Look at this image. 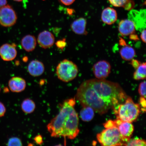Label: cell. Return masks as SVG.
Segmentation results:
<instances>
[{
    "mask_svg": "<svg viewBox=\"0 0 146 146\" xmlns=\"http://www.w3.org/2000/svg\"><path fill=\"white\" fill-rule=\"evenodd\" d=\"M119 54L122 59L125 61H131L136 56L135 50L133 47L126 44L120 49Z\"/></svg>",
    "mask_w": 146,
    "mask_h": 146,
    "instance_id": "ac0fdd59",
    "label": "cell"
},
{
    "mask_svg": "<svg viewBox=\"0 0 146 146\" xmlns=\"http://www.w3.org/2000/svg\"><path fill=\"white\" fill-rule=\"evenodd\" d=\"M125 146H146V142L145 140L138 137L130 138Z\"/></svg>",
    "mask_w": 146,
    "mask_h": 146,
    "instance_id": "603a6c76",
    "label": "cell"
},
{
    "mask_svg": "<svg viewBox=\"0 0 146 146\" xmlns=\"http://www.w3.org/2000/svg\"><path fill=\"white\" fill-rule=\"evenodd\" d=\"M146 76V63H140L137 68L136 69V70L133 74V78L136 80H144L145 79Z\"/></svg>",
    "mask_w": 146,
    "mask_h": 146,
    "instance_id": "7402d4cb",
    "label": "cell"
},
{
    "mask_svg": "<svg viewBox=\"0 0 146 146\" xmlns=\"http://www.w3.org/2000/svg\"><path fill=\"white\" fill-rule=\"evenodd\" d=\"M27 71L31 76L38 77L44 72L45 66L41 62L37 60L31 61L27 67Z\"/></svg>",
    "mask_w": 146,
    "mask_h": 146,
    "instance_id": "9a60e30c",
    "label": "cell"
},
{
    "mask_svg": "<svg viewBox=\"0 0 146 146\" xmlns=\"http://www.w3.org/2000/svg\"><path fill=\"white\" fill-rule=\"evenodd\" d=\"M17 20V14L9 5L0 8V25L5 27H10L15 25Z\"/></svg>",
    "mask_w": 146,
    "mask_h": 146,
    "instance_id": "8992f818",
    "label": "cell"
},
{
    "mask_svg": "<svg viewBox=\"0 0 146 146\" xmlns=\"http://www.w3.org/2000/svg\"><path fill=\"white\" fill-rule=\"evenodd\" d=\"M14 1L17 2H21L23 0H14Z\"/></svg>",
    "mask_w": 146,
    "mask_h": 146,
    "instance_id": "e575fe53",
    "label": "cell"
},
{
    "mask_svg": "<svg viewBox=\"0 0 146 146\" xmlns=\"http://www.w3.org/2000/svg\"><path fill=\"white\" fill-rule=\"evenodd\" d=\"M118 30L122 36H130L135 34V25L131 19L122 20L118 24Z\"/></svg>",
    "mask_w": 146,
    "mask_h": 146,
    "instance_id": "8fae6325",
    "label": "cell"
},
{
    "mask_svg": "<svg viewBox=\"0 0 146 146\" xmlns=\"http://www.w3.org/2000/svg\"><path fill=\"white\" fill-rule=\"evenodd\" d=\"M114 122L115 126L117 128L121 136L127 142L134 131V126L132 123L122 121L118 119L114 120Z\"/></svg>",
    "mask_w": 146,
    "mask_h": 146,
    "instance_id": "ba28073f",
    "label": "cell"
},
{
    "mask_svg": "<svg viewBox=\"0 0 146 146\" xmlns=\"http://www.w3.org/2000/svg\"><path fill=\"white\" fill-rule=\"evenodd\" d=\"M140 106L142 107L141 111L145 112L146 111V100L145 98L141 97L139 99Z\"/></svg>",
    "mask_w": 146,
    "mask_h": 146,
    "instance_id": "4316f807",
    "label": "cell"
},
{
    "mask_svg": "<svg viewBox=\"0 0 146 146\" xmlns=\"http://www.w3.org/2000/svg\"><path fill=\"white\" fill-rule=\"evenodd\" d=\"M128 96L118 84L98 78L86 80L78 88L76 99L82 107L92 108L100 115L125 100Z\"/></svg>",
    "mask_w": 146,
    "mask_h": 146,
    "instance_id": "6da1fadb",
    "label": "cell"
},
{
    "mask_svg": "<svg viewBox=\"0 0 146 146\" xmlns=\"http://www.w3.org/2000/svg\"><path fill=\"white\" fill-rule=\"evenodd\" d=\"M1 87H0V92H1Z\"/></svg>",
    "mask_w": 146,
    "mask_h": 146,
    "instance_id": "d590c367",
    "label": "cell"
},
{
    "mask_svg": "<svg viewBox=\"0 0 146 146\" xmlns=\"http://www.w3.org/2000/svg\"><path fill=\"white\" fill-rule=\"evenodd\" d=\"M54 41V35L48 31H44L40 33L38 36V42L40 46L43 48L47 49L52 47Z\"/></svg>",
    "mask_w": 146,
    "mask_h": 146,
    "instance_id": "7c38bea8",
    "label": "cell"
},
{
    "mask_svg": "<svg viewBox=\"0 0 146 146\" xmlns=\"http://www.w3.org/2000/svg\"><path fill=\"white\" fill-rule=\"evenodd\" d=\"M61 3L66 5H69L72 4L75 0H60Z\"/></svg>",
    "mask_w": 146,
    "mask_h": 146,
    "instance_id": "4dcf8cb0",
    "label": "cell"
},
{
    "mask_svg": "<svg viewBox=\"0 0 146 146\" xmlns=\"http://www.w3.org/2000/svg\"><path fill=\"white\" fill-rule=\"evenodd\" d=\"M80 112V116L82 120L85 122L91 121L94 118L95 111L90 107L86 106L83 107Z\"/></svg>",
    "mask_w": 146,
    "mask_h": 146,
    "instance_id": "ffe728a7",
    "label": "cell"
},
{
    "mask_svg": "<svg viewBox=\"0 0 146 146\" xmlns=\"http://www.w3.org/2000/svg\"><path fill=\"white\" fill-rule=\"evenodd\" d=\"M146 30L145 29L142 30L140 34V38L142 42L144 43H146Z\"/></svg>",
    "mask_w": 146,
    "mask_h": 146,
    "instance_id": "1f68e13d",
    "label": "cell"
},
{
    "mask_svg": "<svg viewBox=\"0 0 146 146\" xmlns=\"http://www.w3.org/2000/svg\"><path fill=\"white\" fill-rule=\"evenodd\" d=\"M76 103L75 98H71L60 104L59 113L47 126L51 136L72 140L78 136L80 132L79 118L74 109Z\"/></svg>",
    "mask_w": 146,
    "mask_h": 146,
    "instance_id": "7a4b0ae2",
    "label": "cell"
},
{
    "mask_svg": "<svg viewBox=\"0 0 146 146\" xmlns=\"http://www.w3.org/2000/svg\"><path fill=\"white\" fill-rule=\"evenodd\" d=\"M78 70L76 64L70 60L64 59L58 64L56 68L57 77L61 81L68 82L77 76Z\"/></svg>",
    "mask_w": 146,
    "mask_h": 146,
    "instance_id": "5b68a950",
    "label": "cell"
},
{
    "mask_svg": "<svg viewBox=\"0 0 146 146\" xmlns=\"http://www.w3.org/2000/svg\"><path fill=\"white\" fill-rule=\"evenodd\" d=\"M6 109L4 104L0 102V117L5 115Z\"/></svg>",
    "mask_w": 146,
    "mask_h": 146,
    "instance_id": "83f0119b",
    "label": "cell"
},
{
    "mask_svg": "<svg viewBox=\"0 0 146 146\" xmlns=\"http://www.w3.org/2000/svg\"><path fill=\"white\" fill-rule=\"evenodd\" d=\"M17 55V51L14 44H5L0 47V56L5 61H12L15 59Z\"/></svg>",
    "mask_w": 146,
    "mask_h": 146,
    "instance_id": "30bf717a",
    "label": "cell"
},
{
    "mask_svg": "<svg viewBox=\"0 0 146 146\" xmlns=\"http://www.w3.org/2000/svg\"><path fill=\"white\" fill-rule=\"evenodd\" d=\"M21 44L24 50L26 52H32L36 46V38L34 36L31 35L25 36L21 40Z\"/></svg>",
    "mask_w": 146,
    "mask_h": 146,
    "instance_id": "e0dca14e",
    "label": "cell"
},
{
    "mask_svg": "<svg viewBox=\"0 0 146 146\" xmlns=\"http://www.w3.org/2000/svg\"><path fill=\"white\" fill-rule=\"evenodd\" d=\"M7 0H0V8H1L7 4Z\"/></svg>",
    "mask_w": 146,
    "mask_h": 146,
    "instance_id": "d6a6232c",
    "label": "cell"
},
{
    "mask_svg": "<svg viewBox=\"0 0 146 146\" xmlns=\"http://www.w3.org/2000/svg\"><path fill=\"white\" fill-rule=\"evenodd\" d=\"M138 92L141 97L146 98V82H142L140 84L138 88Z\"/></svg>",
    "mask_w": 146,
    "mask_h": 146,
    "instance_id": "d4e9b609",
    "label": "cell"
},
{
    "mask_svg": "<svg viewBox=\"0 0 146 146\" xmlns=\"http://www.w3.org/2000/svg\"><path fill=\"white\" fill-rule=\"evenodd\" d=\"M110 3L115 7H123L125 10L131 11L134 8L133 0H108Z\"/></svg>",
    "mask_w": 146,
    "mask_h": 146,
    "instance_id": "d6986e66",
    "label": "cell"
},
{
    "mask_svg": "<svg viewBox=\"0 0 146 146\" xmlns=\"http://www.w3.org/2000/svg\"><path fill=\"white\" fill-rule=\"evenodd\" d=\"M129 12V19L132 20L135 25L136 29L143 30L145 28L146 11L131 10Z\"/></svg>",
    "mask_w": 146,
    "mask_h": 146,
    "instance_id": "9c48e42d",
    "label": "cell"
},
{
    "mask_svg": "<svg viewBox=\"0 0 146 146\" xmlns=\"http://www.w3.org/2000/svg\"><path fill=\"white\" fill-rule=\"evenodd\" d=\"M9 89L12 92L19 93L25 90L26 82L23 78L13 77L11 78L8 83Z\"/></svg>",
    "mask_w": 146,
    "mask_h": 146,
    "instance_id": "5bb4252c",
    "label": "cell"
},
{
    "mask_svg": "<svg viewBox=\"0 0 146 146\" xmlns=\"http://www.w3.org/2000/svg\"><path fill=\"white\" fill-rule=\"evenodd\" d=\"M22 110L26 114H31L33 112L36 108L35 103L31 99L26 98L21 103Z\"/></svg>",
    "mask_w": 146,
    "mask_h": 146,
    "instance_id": "44dd1931",
    "label": "cell"
},
{
    "mask_svg": "<svg viewBox=\"0 0 146 146\" xmlns=\"http://www.w3.org/2000/svg\"><path fill=\"white\" fill-rule=\"evenodd\" d=\"M87 22L85 18L80 17L75 20L70 25L73 32L78 35H87L86 30Z\"/></svg>",
    "mask_w": 146,
    "mask_h": 146,
    "instance_id": "4fadbf2b",
    "label": "cell"
},
{
    "mask_svg": "<svg viewBox=\"0 0 146 146\" xmlns=\"http://www.w3.org/2000/svg\"><path fill=\"white\" fill-rule=\"evenodd\" d=\"M129 36H130V39L132 40H136L139 39L138 36L137 35H135V34L131 35Z\"/></svg>",
    "mask_w": 146,
    "mask_h": 146,
    "instance_id": "836d02e7",
    "label": "cell"
},
{
    "mask_svg": "<svg viewBox=\"0 0 146 146\" xmlns=\"http://www.w3.org/2000/svg\"><path fill=\"white\" fill-rule=\"evenodd\" d=\"M97 139L102 146H125L127 141L121 136L115 126L105 128L97 135Z\"/></svg>",
    "mask_w": 146,
    "mask_h": 146,
    "instance_id": "277c9868",
    "label": "cell"
},
{
    "mask_svg": "<svg viewBox=\"0 0 146 146\" xmlns=\"http://www.w3.org/2000/svg\"><path fill=\"white\" fill-rule=\"evenodd\" d=\"M111 69V65L108 62L100 60L94 64L93 67V71L96 78L105 79L110 74Z\"/></svg>",
    "mask_w": 146,
    "mask_h": 146,
    "instance_id": "52a82bcc",
    "label": "cell"
},
{
    "mask_svg": "<svg viewBox=\"0 0 146 146\" xmlns=\"http://www.w3.org/2000/svg\"><path fill=\"white\" fill-rule=\"evenodd\" d=\"M101 18L102 21L106 24L112 25L117 20V13L115 9L108 7L102 11Z\"/></svg>",
    "mask_w": 146,
    "mask_h": 146,
    "instance_id": "2e32d148",
    "label": "cell"
},
{
    "mask_svg": "<svg viewBox=\"0 0 146 146\" xmlns=\"http://www.w3.org/2000/svg\"><path fill=\"white\" fill-rule=\"evenodd\" d=\"M7 145L8 146H22L23 143L19 138L13 137L9 139Z\"/></svg>",
    "mask_w": 146,
    "mask_h": 146,
    "instance_id": "cb8c5ba5",
    "label": "cell"
},
{
    "mask_svg": "<svg viewBox=\"0 0 146 146\" xmlns=\"http://www.w3.org/2000/svg\"><path fill=\"white\" fill-rule=\"evenodd\" d=\"M34 140L36 143L38 145H41L43 143V139L41 135H38L34 138Z\"/></svg>",
    "mask_w": 146,
    "mask_h": 146,
    "instance_id": "f1b7e54d",
    "label": "cell"
},
{
    "mask_svg": "<svg viewBox=\"0 0 146 146\" xmlns=\"http://www.w3.org/2000/svg\"><path fill=\"white\" fill-rule=\"evenodd\" d=\"M113 109L117 119L131 123L137 119L141 111L139 104L135 103L129 96L125 103L119 104Z\"/></svg>",
    "mask_w": 146,
    "mask_h": 146,
    "instance_id": "3957f363",
    "label": "cell"
},
{
    "mask_svg": "<svg viewBox=\"0 0 146 146\" xmlns=\"http://www.w3.org/2000/svg\"><path fill=\"white\" fill-rule=\"evenodd\" d=\"M56 45L58 48L62 50L65 48L66 45V39H64L63 40H59L56 42Z\"/></svg>",
    "mask_w": 146,
    "mask_h": 146,
    "instance_id": "484cf974",
    "label": "cell"
},
{
    "mask_svg": "<svg viewBox=\"0 0 146 146\" xmlns=\"http://www.w3.org/2000/svg\"><path fill=\"white\" fill-rule=\"evenodd\" d=\"M131 64L132 65L133 67L135 69H136L140 64L141 63L140 62L136 60H134V59L131 60Z\"/></svg>",
    "mask_w": 146,
    "mask_h": 146,
    "instance_id": "f546056e",
    "label": "cell"
}]
</instances>
